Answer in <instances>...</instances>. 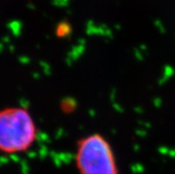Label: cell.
I'll return each instance as SVG.
<instances>
[{
    "label": "cell",
    "mask_w": 175,
    "mask_h": 174,
    "mask_svg": "<svg viewBox=\"0 0 175 174\" xmlns=\"http://www.w3.org/2000/svg\"><path fill=\"white\" fill-rule=\"evenodd\" d=\"M70 0H53V3L55 5L58 6H63V5H67L69 4Z\"/></svg>",
    "instance_id": "obj_5"
},
{
    "label": "cell",
    "mask_w": 175,
    "mask_h": 174,
    "mask_svg": "<svg viewBox=\"0 0 175 174\" xmlns=\"http://www.w3.org/2000/svg\"><path fill=\"white\" fill-rule=\"evenodd\" d=\"M76 108V102L73 98H65L60 102V109L66 114L74 112Z\"/></svg>",
    "instance_id": "obj_4"
},
{
    "label": "cell",
    "mask_w": 175,
    "mask_h": 174,
    "mask_svg": "<svg viewBox=\"0 0 175 174\" xmlns=\"http://www.w3.org/2000/svg\"><path fill=\"white\" fill-rule=\"evenodd\" d=\"M75 161L78 174H119L112 147L100 133L77 141Z\"/></svg>",
    "instance_id": "obj_2"
},
{
    "label": "cell",
    "mask_w": 175,
    "mask_h": 174,
    "mask_svg": "<svg viewBox=\"0 0 175 174\" xmlns=\"http://www.w3.org/2000/svg\"><path fill=\"white\" fill-rule=\"evenodd\" d=\"M37 135L35 121L24 108L0 110V151L6 154L25 152Z\"/></svg>",
    "instance_id": "obj_1"
},
{
    "label": "cell",
    "mask_w": 175,
    "mask_h": 174,
    "mask_svg": "<svg viewBox=\"0 0 175 174\" xmlns=\"http://www.w3.org/2000/svg\"><path fill=\"white\" fill-rule=\"evenodd\" d=\"M72 26L71 24L64 20V21H60L57 26H56V29H55V34L58 37L60 38H64V37H68L69 36L71 35L72 33Z\"/></svg>",
    "instance_id": "obj_3"
}]
</instances>
